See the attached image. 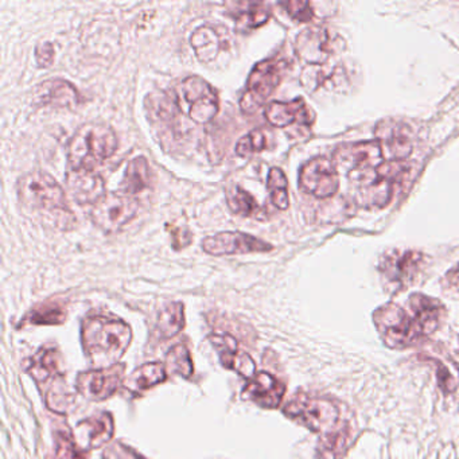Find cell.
Masks as SVG:
<instances>
[{
	"label": "cell",
	"mask_w": 459,
	"mask_h": 459,
	"mask_svg": "<svg viewBox=\"0 0 459 459\" xmlns=\"http://www.w3.org/2000/svg\"><path fill=\"white\" fill-rule=\"evenodd\" d=\"M375 136L388 162H404L412 152V130L402 120H381L376 126Z\"/></svg>",
	"instance_id": "cell-12"
},
{
	"label": "cell",
	"mask_w": 459,
	"mask_h": 459,
	"mask_svg": "<svg viewBox=\"0 0 459 459\" xmlns=\"http://www.w3.org/2000/svg\"><path fill=\"white\" fill-rule=\"evenodd\" d=\"M410 169L404 162H384L370 173L351 177L356 182V201L362 208H384L402 186Z\"/></svg>",
	"instance_id": "cell-4"
},
{
	"label": "cell",
	"mask_w": 459,
	"mask_h": 459,
	"mask_svg": "<svg viewBox=\"0 0 459 459\" xmlns=\"http://www.w3.org/2000/svg\"><path fill=\"white\" fill-rule=\"evenodd\" d=\"M103 456L104 459H146L138 451L120 442H115L108 446L104 450Z\"/></svg>",
	"instance_id": "cell-37"
},
{
	"label": "cell",
	"mask_w": 459,
	"mask_h": 459,
	"mask_svg": "<svg viewBox=\"0 0 459 459\" xmlns=\"http://www.w3.org/2000/svg\"><path fill=\"white\" fill-rule=\"evenodd\" d=\"M138 211V198L123 192L108 193L92 206L91 220L99 230L111 235L133 221Z\"/></svg>",
	"instance_id": "cell-6"
},
{
	"label": "cell",
	"mask_w": 459,
	"mask_h": 459,
	"mask_svg": "<svg viewBox=\"0 0 459 459\" xmlns=\"http://www.w3.org/2000/svg\"><path fill=\"white\" fill-rule=\"evenodd\" d=\"M72 396L65 392V389L53 388L52 392L48 394V405L56 412H66L69 405H71Z\"/></svg>",
	"instance_id": "cell-38"
},
{
	"label": "cell",
	"mask_w": 459,
	"mask_h": 459,
	"mask_svg": "<svg viewBox=\"0 0 459 459\" xmlns=\"http://www.w3.org/2000/svg\"><path fill=\"white\" fill-rule=\"evenodd\" d=\"M299 185L306 193L321 200L334 197L340 187L337 166L327 158H313L300 169Z\"/></svg>",
	"instance_id": "cell-10"
},
{
	"label": "cell",
	"mask_w": 459,
	"mask_h": 459,
	"mask_svg": "<svg viewBox=\"0 0 459 459\" xmlns=\"http://www.w3.org/2000/svg\"><path fill=\"white\" fill-rule=\"evenodd\" d=\"M190 44L195 49L198 61L203 64H209L216 60L220 49H221L219 34L209 26H200L195 29L190 37Z\"/></svg>",
	"instance_id": "cell-27"
},
{
	"label": "cell",
	"mask_w": 459,
	"mask_h": 459,
	"mask_svg": "<svg viewBox=\"0 0 459 459\" xmlns=\"http://www.w3.org/2000/svg\"><path fill=\"white\" fill-rule=\"evenodd\" d=\"M264 115L268 123L278 128H287L295 123L303 126H310L313 123L310 109L302 99H295L289 103L273 101L265 107Z\"/></svg>",
	"instance_id": "cell-22"
},
{
	"label": "cell",
	"mask_w": 459,
	"mask_h": 459,
	"mask_svg": "<svg viewBox=\"0 0 459 459\" xmlns=\"http://www.w3.org/2000/svg\"><path fill=\"white\" fill-rule=\"evenodd\" d=\"M168 230L171 233V238H173V247L177 251L192 243V241L186 240V238H182V236H184V238H189V236H192L186 230H184V228H171L170 225H168Z\"/></svg>",
	"instance_id": "cell-40"
},
{
	"label": "cell",
	"mask_w": 459,
	"mask_h": 459,
	"mask_svg": "<svg viewBox=\"0 0 459 459\" xmlns=\"http://www.w3.org/2000/svg\"><path fill=\"white\" fill-rule=\"evenodd\" d=\"M28 324L39 326H55L66 321L65 303L61 300H47L37 305L25 319Z\"/></svg>",
	"instance_id": "cell-29"
},
{
	"label": "cell",
	"mask_w": 459,
	"mask_h": 459,
	"mask_svg": "<svg viewBox=\"0 0 459 459\" xmlns=\"http://www.w3.org/2000/svg\"><path fill=\"white\" fill-rule=\"evenodd\" d=\"M18 195L25 208L57 230H69L76 224L63 186L45 171L23 176L18 182Z\"/></svg>",
	"instance_id": "cell-1"
},
{
	"label": "cell",
	"mask_w": 459,
	"mask_h": 459,
	"mask_svg": "<svg viewBox=\"0 0 459 459\" xmlns=\"http://www.w3.org/2000/svg\"><path fill=\"white\" fill-rule=\"evenodd\" d=\"M115 423L109 412H101L80 421L74 429L76 445L84 450L103 447L114 437Z\"/></svg>",
	"instance_id": "cell-16"
},
{
	"label": "cell",
	"mask_w": 459,
	"mask_h": 459,
	"mask_svg": "<svg viewBox=\"0 0 459 459\" xmlns=\"http://www.w3.org/2000/svg\"><path fill=\"white\" fill-rule=\"evenodd\" d=\"M228 9L236 23L248 30L262 28L271 18L270 7L259 2H233L228 4Z\"/></svg>",
	"instance_id": "cell-24"
},
{
	"label": "cell",
	"mask_w": 459,
	"mask_h": 459,
	"mask_svg": "<svg viewBox=\"0 0 459 459\" xmlns=\"http://www.w3.org/2000/svg\"><path fill=\"white\" fill-rule=\"evenodd\" d=\"M203 249L212 256H230V255L264 254L273 251V247L262 238L244 232H220L209 236L203 241Z\"/></svg>",
	"instance_id": "cell-13"
},
{
	"label": "cell",
	"mask_w": 459,
	"mask_h": 459,
	"mask_svg": "<svg viewBox=\"0 0 459 459\" xmlns=\"http://www.w3.org/2000/svg\"><path fill=\"white\" fill-rule=\"evenodd\" d=\"M281 7L286 9L287 14L297 21L298 23L310 22L313 20L314 13L311 4L302 0H290L286 4H281Z\"/></svg>",
	"instance_id": "cell-36"
},
{
	"label": "cell",
	"mask_w": 459,
	"mask_h": 459,
	"mask_svg": "<svg viewBox=\"0 0 459 459\" xmlns=\"http://www.w3.org/2000/svg\"><path fill=\"white\" fill-rule=\"evenodd\" d=\"M66 186L79 205H96L106 193V182L100 174L92 170H71Z\"/></svg>",
	"instance_id": "cell-19"
},
{
	"label": "cell",
	"mask_w": 459,
	"mask_h": 459,
	"mask_svg": "<svg viewBox=\"0 0 459 459\" xmlns=\"http://www.w3.org/2000/svg\"><path fill=\"white\" fill-rule=\"evenodd\" d=\"M29 375L39 384L47 383L49 378L55 377L60 373V361L58 353L55 349H41L28 359L25 365Z\"/></svg>",
	"instance_id": "cell-26"
},
{
	"label": "cell",
	"mask_w": 459,
	"mask_h": 459,
	"mask_svg": "<svg viewBox=\"0 0 459 459\" xmlns=\"http://www.w3.org/2000/svg\"><path fill=\"white\" fill-rule=\"evenodd\" d=\"M152 186V169L144 157H136L126 169L125 178H123V193L135 197L143 190Z\"/></svg>",
	"instance_id": "cell-25"
},
{
	"label": "cell",
	"mask_w": 459,
	"mask_h": 459,
	"mask_svg": "<svg viewBox=\"0 0 459 459\" xmlns=\"http://www.w3.org/2000/svg\"><path fill=\"white\" fill-rule=\"evenodd\" d=\"M181 92L185 103L189 107L187 114L197 125H206L219 114V96L213 87L203 77H187L182 82Z\"/></svg>",
	"instance_id": "cell-9"
},
{
	"label": "cell",
	"mask_w": 459,
	"mask_h": 459,
	"mask_svg": "<svg viewBox=\"0 0 459 459\" xmlns=\"http://www.w3.org/2000/svg\"><path fill=\"white\" fill-rule=\"evenodd\" d=\"M157 327L165 340L179 334L185 327L184 305L181 302L169 303L158 316Z\"/></svg>",
	"instance_id": "cell-30"
},
{
	"label": "cell",
	"mask_w": 459,
	"mask_h": 459,
	"mask_svg": "<svg viewBox=\"0 0 459 459\" xmlns=\"http://www.w3.org/2000/svg\"><path fill=\"white\" fill-rule=\"evenodd\" d=\"M82 340L93 367L106 369L119 364L133 340V332L122 319L92 316L82 324Z\"/></svg>",
	"instance_id": "cell-2"
},
{
	"label": "cell",
	"mask_w": 459,
	"mask_h": 459,
	"mask_svg": "<svg viewBox=\"0 0 459 459\" xmlns=\"http://www.w3.org/2000/svg\"><path fill=\"white\" fill-rule=\"evenodd\" d=\"M267 189L273 205L281 211H286L290 205L289 181L283 170L278 168L271 169L268 173Z\"/></svg>",
	"instance_id": "cell-31"
},
{
	"label": "cell",
	"mask_w": 459,
	"mask_h": 459,
	"mask_svg": "<svg viewBox=\"0 0 459 459\" xmlns=\"http://www.w3.org/2000/svg\"><path fill=\"white\" fill-rule=\"evenodd\" d=\"M37 101L41 106L74 109L82 103V96L74 84L63 79H52L39 85Z\"/></svg>",
	"instance_id": "cell-21"
},
{
	"label": "cell",
	"mask_w": 459,
	"mask_h": 459,
	"mask_svg": "<svg viewBox=\"0 0 459 459\" xmlns=\"http://www.w3.org/2000/svg\"><path fill=\"white\" fill-rule=\"evenodd\" d=\"M119 141L108 126L91 123L82 126L69 143L71 170H92L117 152Z\"/></svg>",
	"instance_id": "cell-3"
},
{
	"label": "cell",
	"mask_w": 459,
	"mask_h": 459,
	"mask_svg": "<svg viewBox=\"0 0 459 459\" xmlns=\"http://www.w3.org/2000/svg\"><path fill=\"white\" fill-rule=\"evenodd\" d=\"M227 203L230 211L241 217L254 216L259 209L256 200L240 186H236L232 192H230L227 195Z\"/></svg>",
	"instance_id": "cell-33"
},
{
	"label": "cell",
	"mask_w": 459,
	"mask_h": 459,
	"mask_svg": "<svg viewBox=\"0 0 459 459\" xmlns=\"http://www.w3.org/2000/svg\"><path fill=\"white\" fill-rule=\"evenodd\" d=\"M56 456L55 459H85L82 448L76 445L74 437L60 432L56 437Z\"/></svg>",
	"instance_id": "cell-35"
},
{
	"label": "cell",
	"mask_w": 459,
	"mask_h": 459,
	"mask_svg": "<svg viewBox=\"0 0 459 459\" xmlns=\"http://www.w3.org/2000/svg\"><path fill=\"white\" fill-rule=\"evenodd\" d=\"M426 264V256L418 251H394L381 262V273L386 281L405 287L415 281Z\"/></svg>",
	"instance_id": "cell-15"
},
{
	"label": "cell",
	"mask_w": 459,
	"mask_h": 459,
	"mask_svg": "<svg viewBox=\"0 0 459 459\" xmlns=\"http://www.w3.org/2000/svg\"><path fill=\"white\" fill-rule=\"evenodd\" d=\"M209 341L216 349L222 367L235 370L248 380L256 375L254 359L249 354L238 351V343L235 337L230 334H212L209 335Z\"/></svg>",
	"instance_id": "cell-17"
},
{
	"label": "cell",
	"mask_w": 459,
	"mask_h": 459,
	"mask_svg": "<svg viewBox=\"0 0 459 459\" xmlns=\"http://www.w3.org/2000/svg\"><path fill=\"white\" fill-rule=\"evenodd\" d=\"M166 369L168 372L174 373V375L181 376V377L189 378L190 376L195 372V367H193L192 357H190L189 351L186 346L179 345L171 348L166 356L165 362Z\"/></svg>",
	"instance_id": "cell-32"
},
{
	"label": "cell",
	"mask_w": 459,
	"mask_h": 459,
	"mask_svg": "<svg viewBox=\"0 0 459 459\" xmlns=\"http://www.w3.org/2000/svg\"><path fill=\"white\" fill-rule=\"evenodd\" d=\"M298 56L308 65H324L332 55V39L324 28H310L298 36Z\"/></svg>",
	"instance_id": "cell-20"
},
{
	"label": "cell",
	"mask_w": 459,
	"mask_h": 459,
	"mask_svg": "<svg viewBox=\"0 0 459 459\" xmlns=\"http://www.w3.org/2000/svg\"><path fill=\"white\" fill-rule=\"evenodd\" d=\"M166 378H168V369L165 364L149 362L138 368L128 378L126 385L133 392H143L158 384H162Z\"/></svg>",
	"instance_id": "cell-28"
},
{
	"label": "cell",
	"mask_w": 459,
	"mask_h": 459,
	"mask_svg": "<svg viewBox=\"0 0 459 459\" xmlns=\"http://www.w3.org/2000/svg\"><path fill=\"white\" fill-rule=\"evenodd\" d=\"M284 391L286 386L275 376L268 372H259L247 384L243 397L265 410H273L281 404Z\"/></svg>",
	"instance_id": "cell-18"
},
{
	"label": "cell",
	"mask_w": 459,
	"mask_h": 459,
	"mask_svg": "<svg viewBox=\"0 0 459 459\" xmlns=\"http://www.w3.org/2000/svg\"><path fill=\"white\" fill-rule=\"evenodd\" d=\"M410 307L413 313V322L420 335L434 333L445 316V307L439 300L426 295L415 294L410 298Z\"/></svg>",
	"instance_id": "cell-23"
},
{
	"label": "cell",
	"mask_w": 459,
	"mask_h": 459,
	"mask_svg": "<svg viewBox=\"0 0 459 459\" xmlns=\"http://www.w3.org/2000/svg\"><path fill=\"white\" fill-rule=\"evenodd\" d=\"M375 322L389 348H407L420 337L412 316L392 303L376 311Z\"/></svg>",
	"instance_id": "cell-8"
},
{
	"label": "cell",
	"mask_w": 459,
	"mask_h": 459,
	"mask_svg": "<svg viewBox=\"0 0 459 459\" xmlns=\"http://www.w3.org/2000/svg\"><path fill=\"white\" fill-rule=\"evenodd\" d=\"M446 281H447V284L451 289L459 291V264L454 267L453 270L446 275Z\"/></svg>",
	"instance_id": "cell-41"
},
{
	"label": "cell",
	"mask_w": 459,
	"mask_h": 459,
	"mask_svg": "<svg viewBox=\"0 0 459 459\" xmlns=\"http://www.w3.org/2000/svg\"><path fill=\"white\" fill-rule=\"evenodd\" d=\"M56 52L52 42H39L36 48V61L39 68H50L55 63Z\"/></svg>",
	"instance_id": "cell-39"
},
{
	"label": "cell",
	"mask_w": 459,
	"mask_h": 459,
	"mask_svg": "<svg viewBox=\"0 0 459 459\" xmlns=\"http://www.w3.org/2000/svg\"><path fill=\"white\" fill-rule=\"evenodd\" d=\"M265 147H267V139H265L264 134L262 131L254 130L238 142L236 152H238V157L247 158L257 154V152H262Z\"/></svg>",
	"instance_id": "cell-34"
},
{
	"label": "cell",
	"mask_w": 459,
	"mask_h": 459,
	"mask_svg": "<svg viewBox=\"0 0 459 459\" xmlns=\"http://www.w3.org/2000/svg\"><path fill=\"white\" fill-rule=\"evenodd\" d=\"M283 412L287 418L316 432H329L340 418L338 408L333 403L318 397H295L287 403Z\"/></svg>",
	"instance_id": "cell-7"
},
{
	"label": "cell",
	"mask_w": 459,
	"mask_h": 459,
	"mask_svg": "<svg viewBox=\"0 0 459 459\" xmlns=\"http://www.w3.org/2000/svg\"><path fill=\"white\" fill-rule=\"evenodd\" d=\"M335 166H341L351 177L370 173L384 163L383 150L377 141L345 144L335 152Z\"/></svg>",
	"instance_id": "cell-11"
},
{
	"label": "cell",
	"mask_w": 459,
	"mask_h": 459,
	"mask_svg": "<svg viewBox=\"0 0 459 459\" xmlns=\"http://www.w3.org/2000/svg\"><path fill=\"white\" fill-rule=\"evenodd\" d=\"M125 369V365L117 364L106 369L80 373L77 377V389L82 396L92 402L108 399L122 384Z\"/></svg>",
	"instance_id": "cell-14"
},
{
	"label": "cell",
	"mask_w": 459,
	"mask_h": 459,
	"mask_svg": "<svg viewBox=\"0 0 459 459\" xmlns=\"http://www.w3.org/2000/svg\"><path fill=\"white\" fill-rule=\"evenodd\" d=\"M286 65L284 61L275 58L260 61L255 65L248 77L246 93L240 100V108L244 114H255L275 92L281 84Z\"/></svg>",
	"instance_id": "cell-5"
}]
</instances>
